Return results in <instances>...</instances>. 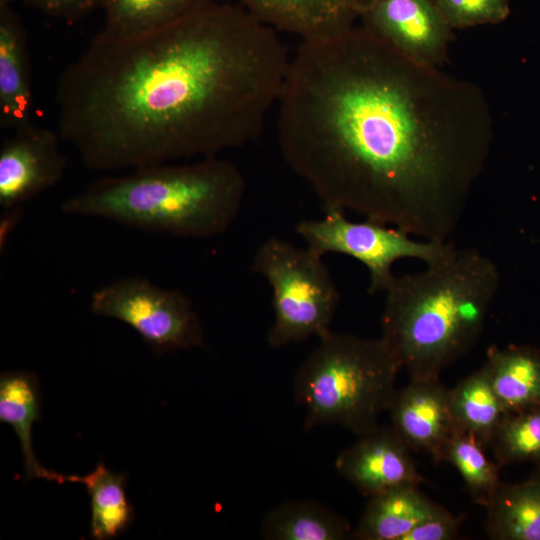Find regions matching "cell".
I'll use <instances>...</instances> for the list:
<instances>
[{
  "label": "cell",
  "mask_w": 540,
  "mask_h": 540,
  "mask_svg": "<svg viewBox=\"0 0 540 540\" xmlns=\"http://www.w3.org/2000/svg\"><path fill=\"white\" fill-rule=\"evenodd\" d=\"M276 108L282 156L324 208L426 240L455 233L493 141L478 85L356 25L301 41Z\"/></svg>",
  "instance_id": "obj_1"
},
{
  "label": "cell",
  "mask_w": 540,
  "mask_h": 540,
  "mask_svg": "<svg viewBox=\"0 0 540 540\" xmlns=\"http://www.w3.org/2000/svg\"><path fill=\"white\" fill-rule=\"evenodd\" d=\"M289 61L244 7L202 0L145 33L99 32L59 75L57 131L95 171L219 156L262 134Z\"/></svg>",
  "instance_id": "obj_2"
},
{
  "label": "cell",
  "mask_w": 540,
  "mask_h": 540,
  "mask_svg": "<svg viewBox=\"0 0 540 540\" xmlns=\"http://www.w3.org/2000/svg\"><path fill=\"white\" fill-rule=\"evenodd\" d=\"M500 284L496 263L457 248L384 292L382 338L410 380L439 379L479 340Z\"/></svg>",
  "instance_id": "obj_3"
},
{
  "label": "cell",
  "mask_w": 540,
  "mask_h": 540,
  "mask_svg": "<svg viewBox=\"0 0 540 540\" xmlns=\"http://www.w3.org/2000/svg\"><path fill=\"white\" fill-rule=\"evenodd\" d=\"M245 178L219 156L162 163L105 176L61 204L67 215L95 217L148 233L210 238L237 218Z\"/></svg>",
  "instance_id": "obj_4"
},
{
  "label": "cell",
  "mask_w": 540,
  "mask_h": 540,
  "mask_svg": "<svg viewBox=\"0 0 540 540\" xmlns=\"http://www.w3.org/2000/svg\"><path fill=\"white\" fill-rule=\"evenodd\" d=\"M298 369L294 400L305 428L339 425L357 436L379 426L396 392L401 364L382 337L363 339L331 330Z\"/></svg>",
  "instance_id": "obj_5"
},
{
  "label": "cell",
  "mask_w": 540,
  "mask_h": 540,
  "mask_svg": "<svg viewBox=\"0 0 540 540\" xmlns=\"http://www.w3.org/2000/svg\"><path fill=\"white\" fill-rule=\"evenodd\" d=\"M252 271L263 276L272 290L270 346L321 338L330 331L340 294L323 256L307 247L269 238L257 249Z\"/></svg>",
  "instance_id": "obj_6"
},
{
  "label": "cell",
  "mask_w": 540,
  "mask_h": 540,
  "mask_svg": "<svg viewBox=\"0 0 540 540\" xmlns=\"http://www.w3.org/2000/svg\"><path fill=\"white\" fill-rule=\"evenodd\" d=\"M321 219L302 220L296 225L297 234L306 247L324 256L339 253L362 263L369 272L370 294L384 293L395 274L393 265L400 259H417L426 264L434 263L449 254L455 245L420 239L406 231L367 219L353 222L344 210L327 207Z\"/></svg>",
  "instance_id": "obj_7"
},
{
  "label": "cell",
  "mask_w": 540,
  "mask_h": 540,
  "mask_svg": "<svg viewBox=\"0 0 540 540\" xmlns=\"http://www.w3.org/2000/svg\"><path fill=\"white\" fill-rule=\"evenodd\" d=\"M90 309L130 326L157 355L204 347V331L189 297L147 278L123 277L94 290Z\"/></svg>",
  "instance_id": "obj_8"
},
{
  "label": "cell",
  "mask_w": 540,
  "mask_h": 540,
  "mask_svg": "<svg viewBox=\"0 0 540 540\" xmlns=\"http://www.w3.org/2000/svg\"><path fill=\"white\" fill-rule=\"evenodd\" d=\"M362 27L410 60L430 67L446 61L452 28L433 0H371Z\"/></svg>",
  "instance_id": "obj_9"
},
{
  "label": "cell",
  "mask_w": 540,
  "mask_h": 540,
  "mask_svg": "<svg viewBox=\"0 0 540 540\" xmlns=\"http://www.w3.org/2000/svg\"><path fill=\"white\" fill-rule=\"evenodd\" d=\"M58 131L34 124L14 131L0 148V207L11 209L56 186L67 159Z\"/></svg>",
  "instance_id": "obj_10"
},
{
  "label": "cell",
  "mask_w": 540,
  "mask_h": 540,
  "mask_svg": "<svg viewBox=\"0 0 540 540\" xmlns=\"http://www.w3.org/2000/svg\"><path fill=\"white\" fill-rule=\"evenodd\" d=\"M410 449L392 427L377 428L358 436L335 461L337 472L361 494L370 497L423 481Z\"/></svg>",
  "instance_id": "obj_11"
},
{
  "label": "cell",
  "mask_w": 540,
  "mask_h": 540,
  "mask_svg": "<svg viewBox=\"0 0 540 540\" xmlns=\"http://www.w3.org/2000/svg\"><path fill=\"white\" fill-rule=\"evenodd\" d=\"M387 411L392 429L410 450L426 452L440 462L441 450L458 426L448 389L439 379L410 380L396 390Z\"/></svg>",
  "instance_id": "obj_12"
},
{
  "label": "cell",
  "mask_w": 540,
  "mask_h": 540,
  "mask_svg": "<svg viewBox=\"0 0 540 540\" xmlns=\"http://www.w3.org/2000/svg\"><path fill=\"white\" fill-rule=\"evenodd\" d=\"M247 11L276 31L301 40L341 33L361 18L371 0H239Z\"/></svg>",
  "instance_id": "obj_13"
},
{
  "label": "cell",
  "mask_w": 540,
  "mask_h": 540,
  "mask_svg": "<svg viewBox=\"0 0 540 540\" xmlns=\"http://www.w3.org/2000/svg\"><path fill=\"white\" fill-rule=\"evenodd\" d=\"M27 37L10 6H0V126L12 132L33 123Z\"/></svg>",
  "instance_id": "obj_14"
},
{
  "label": "cell",
  "mask_w": 540,
  "mask_h": 540,
  "mask_svg": "<svg viewBox=\"0 0 540 540\" xmlns=\"http://www.w3.org/2000/svg\"><path fill=\"white\" fill-rule=\"evenodd\" d=\"M41 418V391L37 375L24 370L6 371L0 376V422L17 435L25 467V481L44 479L66 483V475L44 467L32 445V427Z\"/></svg>",
  "instance_id": "obj_15"
},
{
  "label": "cell",
  "mask_w": 540,
  "mask_h": 540,
  "mask_svg": "<svg viewBox=\"0 0 540 540\" xmlns=\"http://www.w3.org/2000/svg\"><path fill=\"white\" fill-rule=\"evenodd\" d=\"M368 498L351 539L403 540L439 506L419 491L418 486H401Z\"/></svg>",
  "instance_id": "obj_16"
},
{
  "label": "cell",
  "mask_w": 540,
  "mask_h": 540,
  "mask_svg": "<svg viewBox=\"0 0 540 540\" xmlns=\"http://www.w3.org/2000/svg\"><path fill=\"white\" fill-rule=\"evenodd\" d=\"M485 367L506 412L540 407V350L529 345L491 347Z\"/></svg>",
  "instance_id": "obj_17"
},
{
  "label": "cell",
  "mask_w": 540,
  "mask_h": 540,
  "mask_svg": "<svg viewBox=\"0 0 540 540\" xmlns=\"http://www.w3.org/2000/svg\"><path fill=\"white\" fill-rule=\"evenodd\" d=\"M486 510L489 538L540 540V468L523 482H502Z\"/></svg>",
  "instance_id": "obj_18"
},
{
  "label": "cell",
  "mask_w": 540,
  "mask_h": 540,
  "mask_svg": "<svg viewBox=\"0 0 540 540\" xmlns=\"http://www.w3.org/2000/svg\"><path fill=\"white\" fill-rule=\"evenodd\" d=\"M267 540L351 539L348 521L327 506L314 501H290L268 511L260 526Z\"/></svg>",
  "instance_id": "obj_19"
},
{
  "label": "cell",
  "mask_w": 540,
  "mask_h": 540,
  "mask_svg": "<svg viewBox=\"0 0 540 540\" xmlns=\"http://www.w3.org/2000/svg\"><path fill=\"white\" fill-rule=\"evenodd\" d=\"M126 475L99 462L85 476L66 475V482L81 483L90 497V536L95 540L114 539L132 525L135 510L126 494Z\"/></svg>",
  "instance_id": "obj_20"
},
{
  "label": "cell",
  "mask_w": 540,
  "mask_h": 540,
  "mask_svg": "<svg viewBox=\"0 0 540 540\" xmlns=\"http://www.w3.org/2000/svg\"><path fill=\"white\" fill-rule=\"evenodd\" d=\"M449 404L457 426L474 435L485 447L507 414L484 366L448 389Z\"/></svg>",
  "instance_id": "obj_21"
},
{
  "label": "cell",
  "mask_w": 540,
  "mask_h": 540,
  "mask_svg": "<svg viewBox=\"0 0 540 540\" xmlns=\"http://www.w3.org/2000/svg\"><path fill=\"white\" fill-rule=\"evenodd\" d=\"M442 461L457 469L471 499L486 508L502 481L500 466L488 458L485 446L474 435L458 427L441 450Z\"/></svg>",
  "instance_id": "obj_22"
},
{
  "label": "cell",
  "mask_w": 540,
  "mask_h": 540,
  "mask_svg": "<svg viewBox=\"0 0 540 540\" xmlns=\"http://www.w3.org/2000/svg\"><path fill=\"white\" fill-rule=\"evenodd\" d=\"M202 0H105L102 31L115 36L145 33L181 17Z\"/></svg>",
  "instance_id": "obj_23"
},
{
  "label": "cell",
  "mask_w": 540,
  "mask_h": 540,
  "mask_svg": "<svg viewBox=\"0 0 540 540\" xmlns=\"http://www.w3.org/2000/svg\"><path fill=\"white\" fill-rule=\"evenodd\" d=\"M499 466L540 465V407L508 412L490 444Z\"/></svg>",
  "instance_id": "obj_24"
},
{
  "label": "cell",
  "mask_w": 540,
  "mask_h": 540,
  "mask_svg": "<svg viewBox=\"0 0 540 540\" xmlns=\"http://www.w3.org/2000/svg\"><path fill=\"white\" fill-rule=\"evenodd\" d=\"M452 29L498 24L510 13L509 0H433Z\"/></svg>",
  "instance_id": "obj_25"
},
{
  "label": "cell",
  "mask_w": 540,
  "mask_h": 540,
  "mask_svg": "<svg viewBox=\"0 0 540 540\" xmlns=\"http://www.w3.org/2000/svg\"><path fill=\"white\" fill-rule=\"evenodd\" d=\"M465 520L464 515H454L443 506L417 524L403 540H450L454 539Z\"/></svg>",
  "instance_id": "obj_26"
},
{
  "label": "cell",
  "mask_w": 540,
  "mask_h": 540,
  "mask_svg": "<svg viewBox=\"0 0 540 540\" xmlns=\"http://www.w3.org/2000/svg\"><path fill=\"white\" fill-rule=\"evenodd\" d=\"M38 10L66 20H73L84 16L99 6L105 0H23Z\"/></svg>",
  "instance_id": "obj_27"
},
{
  "label": "cell",
  "mask_w": 540,
  "mask_h": 540,
  "mask_svg": "<svg viewBox=\"0 0 540 540\" xmlns=\"http://www.w3.org/2000/svg\"><path fill=\"white\" fill-rule=\"evenodd\" d=\"M21 208H11L4 209L2 218L0 220V247H3L7 243L8 236L11 230L14 229L15 225L19 222L21 216Z\"/></svg>",
  "instance_id": "obj_28"
}]
</instances>
